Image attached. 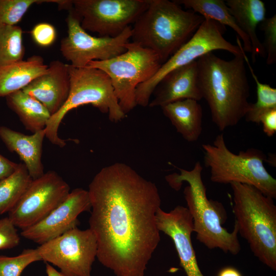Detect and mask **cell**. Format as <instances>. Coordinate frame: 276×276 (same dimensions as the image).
I'll use <instances>...</instances> for the list:
<instances>
[{"label":"cell","instance_id":"cell-24","mask_svg":"<svg viewBox=\"0 0 276 276\" xmlns=\"http://www.w3.org/2000/svg\"><path fill=\"white\" fill-rule=\"evenodd\" d=\"M33 179L24 164L0 180V214L10 211L19 200Z\"/></svg>","mask_w":276,"mask_h":276},{"label":"cell","instance_id":"cell-5","mask_svg":"<svg viewBox=\"0 0 276 276\" xmlns=\"http://www.w3.org/2000/svg\"><path fill=\"white\" fill-rule=\"evenodd\" d=\"M233 212L238 234L261 262L276 270V206L254 186L233 182Z\"/></svg>","mask_w":276,"mask_h":276},{"label":"cell","instance_id":"cell-6","mask_svg":"<svg viewBox=\"0 0 276 276\" xmlns=\"http://www.w3.org/2000/svg\"><path fill=\"white\" fill-rule=\"evenodd\" d=\"M70 90L68 98L59 110L51 116L44 129L45 137L59 147L65 141L58 135L59 125L70 110L84 105H91L107 113L112 122H118L126 114L122 110L113 91L110 80L102 71L85 66L75 67L68 64Z\"/></svg>","mask_w":276,"mask_h":276},{"label":"cell","instance_id":"cell-26","mask_svg":"<svg viewBox=\"0 0 276 276\" xmlns=\"http://www.w3.org/2000/svg\"><path fill=\"white\" fill-rule=\"evenodd\" d=\"M24 54L21 28L0 25V65L22 60Z\"/></svg>","mask_w":276,"mask_h":276},{"label":"cell","instance_id":"cell-14","mask_svg":"<svg viewBox=\"0 0 276 276\" xmlns=\"http://www.w3.org/2000/svg\"><path fill=\"white\" fill-rule=\"evenodd\" d=\"M91 204L87 190L76 188L47 217L35 224L22 230L24 238L41 245L68 230L77 227L78 217L90 211Z\"/></svg>","mask_w":276,"mask_h":276},{"label":"cell","instance_id":"cell-13","mask_svg":"<svg viewBox=\"0 0 276 276\" xmlns=\"http://www.w3.org/2000/svg\"><path fill=\"white\" fill-rule=\"evenodd\" d=\"M70 192L68 184L54 171L33 179L8 217L24 230L39 222L60 205Z\"/></svg>","mask_w":276,"mask_h":276},{"label":"cell","instance_id":"cell-17","mask_svg":"<svg viewBox=\"0 0 276 276\" xmlns=\"http://www.w3.org/2000/svg\"><path fill=\"white\" fill-rule=\"evenodd\" d=\"M151 107H160L183 99H202L199 87L196 60L176 68L166 75L155 87Z\"/></svg>","mask_w":276,"mask_h":276},{"label":"cell","instance_id":"cell-3","mask_svg":"<svg viewBox=\"0 0 276 276\" xmlns=\"http://www.w3.org/2000/svg\"><path fill=\"white\" fill-rule=\"evenodd\" d=\"M179 170V174L168 175L166 180L176 190L182 182L188 183L183 194L197 239L209 249L219 248L225 253L237 255L241 250L237 226L235 224L232 232L222 226L226 217L225 210L221 203L208 198L200 163L197 162L192 170Z\"/></svg>","mask_w":276,"mask_h":276},{"label":"cell","instance_id":"cell-10","mask_svg":"<svg viewBox=\"0 0 276 276\" xmlns=\"http://www.w3.org/2000/svg\"><path fill=\"white\" fill-rule=\"evenodd\" d=\"M42 260L57 267L65 276H91L97 254L95 235L77 227L36 248Z\"/></svg>","mask_w":276,"mask_h":276},{"label":"cell","instance_id":"cell-15","mask_svg":"<svg viewBox=\"0 0 276 276\" xmlns=\"http://www.w3.org/2000/svg\"><path fill=\"white\" fill-rule=\"evenodd\" d=\"M156 218L159 231L172 240L180 265L187 276H204L199 267L192 242L193 222L187 208L177 205L168 212L159 208Z\"/></svg>","mask_w":276,"mask_h":276},{"label":"cell","instance_id":"cell-25","mask_svg":"<svg viewBox=\"0 0 276 276\" xmlns=\"http://www.w3.org/2000/svg\"><path fill=\"white\" fill-rule=\"evenodd\" d=\"M241 51L244 61L256 83L257 89V101L255 103H250L244 117L247 122L260 124V118L263 113L268 110L276 108V89L259 80L242 47Z\"/></svg>","mask_w":276,"mask_h":276},{"label":"cell","instance_id":"cell-22","mask_svg":"<svg viewBox=\"0 0 276 276\" xmlns=\"http://www.w3.org/2000/svg\"><path fill=\"white\" fill-rule=\"evenodd\" d=\"M6 99L26 130L34 133L45 129L51 115L39 101L22 90L7 96Z\"/></svg>","mask_w":276,"mask_h":276},{"label":"cell","instance_id":"cell-33","mask_svg":"<svg viewBox=\"0 0 276 276\" xmlns=\"http://www.w3.org/2000/svg\"><path fill=\"white\" fill-rule=\"evenodd\" d=\"M19 164L13 162L0 154V180L13 174Z\"/></svg>","mask_w":276,"mask_h":276},{"label":"cell","instance_id":"cell-27","mask_svg":"<svg viewBox=\"0 0 276 276\" xmlns=\"http://www.w3.org/2000/svg\"><path fill=\"white\" fill-rule=\"evenodd\" d=\"M58 0H0V25L15 26L34 4L58 3Z\"/></svg>","mask_w":276,"mask_h":276},{"label":"cell","instance_id":"cell-16","mask_svg":"<svg viewBox=\"0 0 276 276\" xmlns=\"http://www.w3.org/2000/svg\"><path fill=\"white\" fill-rule=\"evenodd\" d=\"M70 90L68 64L58 60L51 62L45 73L22 89L42 104L51 116L64 104Z\"/></svg>","mask_w":276,"mask_h":276},{"label":"cell","instance_id":"cell-4","mask_svg":"<svg viewBox=\"0 0 276 276\" xmlns=\"http://www.w3.org/2000/svg\"><path fill=\"white\" fill-rule=\"evenodd\" d=\"M204 18L174 1L149 0L132 27V42L156 53L163 63L196 31Z\"/></svg>","mask_w":276,"mask_h":276},{"label":"cell","instance_id":"cell-28","mask_svg":"<svg viewBox=\"0 0 276 276\" xmlns=\"http://www.w3.org/2000/svg\"><path fill=\"white\" fill-rule=\"evenodd\" d=\"M42 261L37 249H26L15 257L0 256V276H20L30 264Z\"/></svg>","mask_w":276,"mask_h":276},{"label":"cell","instance_id":"cell-23","mask_svg":"<svg viewBox=\"0 0 276 276\" xmlns=\"http://www.w3.org/2000/svg\"><path fill=\"white\" fill-rule=\"evenodd\" d=\"M178 5L191 9L204 18L215 20L222 25L227 26L233 29L242 41L245 52H252L249 38L238 25L231 13L225 2L222 0H175Z\"/></svg>","mask_w":276,"mask_h":276},{"label":"cell","instance_id":"cell-9","mask_svg":"<svg viewBox=\"0 0 276 276\" xmlns=\"http://www.w3.org/2000/svg\"><path fill=\"white\" fill-rule=\"evenodd\" d=\"M224 27L215 20L204 18L192 37L162 64L156 74L137 86L135 90L136 105L148 106L155 87L166 75L176 68L196 60L206 53L222 50L234 56L241 55V40L237 37L238 45H236L226 40L223 37Z\"/></svg>","mask_w":276,"mask_h":276},{"label":"cell","instance_id":"cell-19","mask_svg":"<svg viewBox=\"0 0 276 276\" xmlns=\"http://www.w3.org/2000/svg\"><path fill=\"white\" fill-rule=\"evenodd\" d=\"M225 3L238 25L250 39L252 62L258 55L265 57V49L256 33L258 25L266 18L265 4L260 0H227Z\"/></svg>","mask_w":276,"mask_h":276},{"label":"cell","instance_id":"cell-8","mask_svg":"<svg viewBox=\"0 0 276 276\" xmlns=\"http://www.w3.org/2000/svg\"><path fill=\"white\" fill-rule=\"evenodd\" d=\"M122 54L104 61H91L87 66L99 69L109 77L114 94L125 114L136 105L137 86L150 79L162 64L158 55L138 43L128 42Z\"/></svg>","mask_w":276,"mask_h":276},{"label":"cell","instance_id":"cell-30","mask_svg":"<svg viewBox=\"0 0 276 276\" xmlns=\"http://www.w3.org/2000/svg\"><path fill=\"white\" fill-rule=\"evenodd\" d=\"M19 242L20 237L12 220L8 217L0 219V250L13 248Z\"/></svg>","mask_w":276,"mask_h":276},{"label":"cell","instance_id":"cell-32","mask_svg":"<svg viewBox=\"0 0 276 276\" xmlns=\"http://www.w3.org/2000/svg\"><path fill=\"white\" fill-rule=\"evenodd\" d=\"M259 122L262 124L264 132L269 137L272 136L276 132V108L263 113Z\"/></svg>","mask_w":276,"mask_h":276},{"label":"cell","instance_id":"cell-29","mask_svg":"<svg viewBox=\"0 0 276 276\" xmlns=\"http://www.w3.org/2000/svg\"><path fill=\"white\" fill-rule=\"evenodd\" d=\"M260 24L264 33L263 45L267 55L266 63L271 65L276 62V15L266 18Z\"/></svg>","mask_w":276,"mask_h":276},{"label":"cell","instance_id":"cell-21","mask_svg":"<svg viewBox=\"0 0 276 276\" xmlns=\"http://www.w3.org/2000/svg\"><path fill=\"white\" fill-rule=\"evenodd\" d=\"M177 132L189 142L199 138L202 130V109L198 101L183 99L161 107Z\"/></svg>","mask_w":276,"mask_h":276},{"label":"cell","instance_id":"cell-1","mask_svg":"<svg viewBox=\"0 0 276 276\" xmlns=\"http://www.w3.org/2000/svg\"><path fill=\"white\" fill-rule=\"evenodd\" d=\"M88 192L89 228L99 262L115 276H145L160 240L156 215L161 199L155 184L115 163L96 174Z\"/></svg>","mask_w":276,"mask_h":276},{"label":"cell","instance_id":"cell-12","mask_svg":"<svg viewBox=\"0 0 276 276\" xmlns=\"http://www.w3.org/2000/svg\"><path fill=\"white\" fill-rule=\"evenodd\" d=\"M66 21L67 35L62 39L60 50L63 57L75 67H84L90 61H104L122 54L132 35L130 26L116 37L92 36L82 28L80 18L73 8Z\"/></svg>","mask_w":276,"mask_h":276},{"label":"cell","instance_id":"cell-31","mask_svg":"<svg viewBox=\"0 0 276 276\" xmlns=\"http://www.w3.org/2000/svg\"><path fill=\"white\" fill-rule=\"evenodd\" d=\"M34 41L39 45L47 47L51 45L56 38V31L53 26L41 22L34 27L31 31Z\"/></svg>","mask_w":276,"mask_h":276},{"label":"cell","instance_id":"cell-34","mask_svg":"<svg viewBox=\"0 0 276 276\" xmlns=\"http://www.w3.org/2000/svg\"><path fill=\"white\" fill-rule=\"evenodd\" d=\"M218 276H242L241 273L232 267H226L222 269Z\"/></svg>","mask_w":276,"mask_h":276},{"label":"cell","instance_id":"cell-2","mask_svg":"<svg viewBox=\"0 0 276 276\" xmlns=\"http://www.w3.org/2000/svg\"><path fill=\"white\" fill-rule=\"evenodd\" d=\"M196 61L199 87L210 107L213 122L221 131L236 125L250 104L242 54L225 60L210 52Z\"/></svg>","mask_w":276,"mask_h":276},{"label":"cell","instance_id":"cell-7","mask_svg":"<svg viewBox=\"0 0 276 276\" xmlns=\"http://www.w3.org/2000/svg\"><path fill=\"white\" fill-rule=\"evenodd\" d=\"M202 149L212 182L248 185L268 197L276 198V180L264 166L266 157L262 151L250 148L235 154L227 148L222 133L215 137L213 144H202Z\"/></svg>","mask_w":276,"mask_h":276},{"label":"cell","instance_id":"cell-18","mask_svg":"<svg viewBox=\"0 0 276 276\" xmlns=\"http://www.w3.org/2000/svg\"><path fill=\"white\" fill-rule=\"evenodd\" d=\"M45 137L44 129L26 135L7 127L0 126V138L10 151L19 156L32 179L44 173L41 156Z\"/></svg>","mask_w":276,"mask_h":276},{"label":"cell","instance_id":"cell-20","mask_svg":"<svg viewBox=\"0 0 276 276\" xmlns=\"http://www.w3.org/2000/svg\"><path fill=\"white\" fill-rule=\"evenodd\" d=\"M48 67L39 55L0 65V97L22 90L45 73Z\"/></svg>","mask_w":276,"mask_h":276},{"label":"cell","instance_id":"cell-11","mask_svg":"<svg viewBox=\"0 0 276 276\" xmlns=\"http://www.w3.org/2000/svg\"><path fill=\"white\" fill-rule=\"evenodd\" d=\"M82 28L101 37H114L134 23L149 0H73Z\"/></svg>","mask_w":276,"mask_h":276},{"label":"cell","instance_id":"cell-35","mask_svg":"<svg viewBox=\"0 0 276 276\" xmlns=\"http://www.w3.org/2000/svg\"><path fill=\"white\" fill-rule=\"evenodd\" d=\"M45 271L47 276H65L48 263H46Z\"/></svg>","mask_w":276,"mask_h":276}]
</instances>
